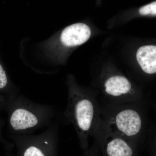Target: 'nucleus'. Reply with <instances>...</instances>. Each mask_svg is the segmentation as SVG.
<instances>
[{"label": "nucleus", "instance_id": "9", "mask_svg": "<svg viewBox=\"0 0 156 156\" xmlns=\"http://www.w3.org/2000/svg\"><path fill=\"white\" fill-rule=\"evenodd\" d=\"M123 17L127 18L140 17H156V0L140 6L130 9L123 13Z\"/></svg>", "mask_w": 156, "mask_h": 156}, {"label": "nucleus", "instance_id": "12", "mask_svg": "<svg viewBox=\"0 0 156 156\" xmlns=\"http://www.w3.org/2000/svg\"><path fill=\"white\" fill-rule=\"evenodd\" d=\"M8 84V79L6 73L0 64V89H4Z\"/></svg>", "mask_w": 156, "mask_h": 156}, {"label": "nucleus", "instance_id": "13", "mask_svg": "<svg viewBox=\"0 0 156 156\" xmlns=\"http://www.w3.org/2000/svg\"><path fill=\"white\" fill-rule=\"evenodd\" d=\"M96 4H97V5L99 6L101 5V3H102V0H96Z\"/></svg>", "mask_w": 156, "mask_h": 156}, {"label": "nucleus", "instance_id": "6", "mask_svg": "<svg viewBox=\"0 0 156 156\" xmlns=\"http://www.w3.org/2000/svg\"><path fill=\"white\" fill-rule=\"evenodd\" d=\"M94 139L99 147L101 156H139V147L111 131L104 122Z\"/></svg>", "mask_w": 156, "mask_h": 156}, {"label": "nucleus", "instance_id": "3", "mask_svg": "<svg viewBox=\"0 0 156 156\" xmlns=\"http://www.w3.org/2000/svg\"><path fill=\"white\" fill-rule=\"evenodd\" d=\"M59 116L55 107L37 103L26 97H18L10 118L11 128L20 134H33L47 128Z\"/></svg>", "mask_w": 156, "mask_h": 156}, {"label": "nucleus", "instance_id": "11", "mask_svg": "<svg viewBox=\"0 0 156 156\" xmlns=\"http://www.w3.org/2000/svg\"><path fill=\"white\" fill-rule=\"evenodd\" d=\"M84 152L82 156H101L99 147L95 140L92 146Z\"/></svg>", "mask_w": 156, "mask_h": 156}, {"label": "nucleus", "instance_id": "1", "mask_svg": "<svg viewBox=\"0 0 156 156\" xmlns=\"http://www.w3.org/2000/svg\"><path fill=\"white\" fill-rule=\"evenodd\" d=\"M63 120L73 126L80 147L83 151L89 148L90 136L95 138L103 124L101 105L97 94L80 87L73 76L68 82L67 104Z\"/></svg>", "mask_w": 156, "mask_h": 156}, {"label": "nucleus", "instance_id": "10", "mask_svg": "<svg viewBox=\"0 0 156 156\" xmlns=\"http://www.w3.org/2000/svg\"><path fill=\"white\" fill-rule=\"evenodd\" d=\"M143 146L150 156H156V124L150 126Z\"/></svg>", "mask_w": 156, "mask_h": 156}, {"label": "nucleus", "instance_id": "8", "mask_svg": "<svg viewBox=\"0 0 156 156\" xmlns=\"http://www.w3.org/2000/svg\"><path fill=\"white\" fill-rule=\"evenodd\" d=\"M92 34L90 27L82 23L69 26L62 30L60 40L65 47L74 48L86 43Z\"/></svg>", "mask_w": 156, "mask_h": 156}, {"label": "nucleus", "instance_id": "5", "mask_svg": "<svg viewBox=\"0 0 156 156\" xmlns=\"http://www.w3.org/2000/svg\"><path fill=\"white\" fill-rule=\"evenodd\" d=\"M58 116L50 126L39 134H19L15 138L17 156H58Z\"/></svg>", "mask_w": 156, "mask_h": 156}, {"label": "nucleus", "instance_id": "2", "mask_svg": "<svg viewBox=\"0 0 156 156\" xmlns=\"http://www.w3.org/2000/svg\"><path fill=\"white\" fill-rule=\"evenodd\" d=\"M103 122L113 132L143 147L150 125L144 101L123 104L104 102L101 105Z\"/></svg>", "mask_w": 156, "mask_h": 156}, {"label": "nucleus", "instance_id": "4", "mask_svg": "<svg viewBox=\"0 0 156 156\" xmlns=\"http://www.w3.org/2000/svg\"><path fill=\"white\" fill-rule=\"evenodd\" d=\"M99 87L104 102L123 104L144 101L141 88L112 66H106L101 70Z\"/></svg>", "mask_w": 156, "mask_h": 156}, {"label": "nucleus", "instance_id": "7", "mask_svg": "<svg viewBox=\"0 0 156 156\" xmlns=\"http://www.w3.org/2000/svg\"><path fill=\"white\" fill-rule=\"evenodd\" d=\"M135 54L138 73L145 80L156 77V39L146 40L139 44Z\"/></svg>", "mask_w": 156, "mask_h": 156}, {"label": "nucleus", "instance_id": "14", "mask_svg": "<svg viewBox=\"0 0 156 156\" xmlns=\"http://www.w3.org/2000/svg\"><path fill=\"white\" fill-rule=\"evenodd\" d=\"M154 108H155L156 109V101L155 102V103L154 104Z\"/></svg>", "mask_w": 156, "mask_h": 156}]
</instances>
